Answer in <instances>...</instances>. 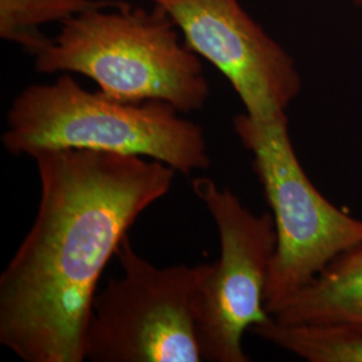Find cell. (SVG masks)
Here are the masks:
<instances>
[{
    "label": "cell",
    "instance_id": "7a4b0ae2",
    "mask_svg": "<svg viewBox=\"0 0 362 362\" xmlns=\"http://www.w3.org/2000/svg\"><path fill=\"white\" fill-rule=\"evenodd\" d=\"M181 37L161 7L122 1L69 19L34 65L43 74L90 78L115 100L163 101L189 113L204 107L211 90L199 55Z\"/></svg>",
    "mask_w": 362,
    "mask_h": 362
},
{
    "label": "cell",
    "instance_id": "52a82bcc",
    "mask_svg": "<svg viewBox=\"0 0 362 362\" xmlns=\"http://www.w3.org/2000/svg\"><path fill=\"white\" fill-rule=\"evenodd\" d=\"M179 28L185 45L230 81L255 121L286 115L300 90L293 58L238 0H151Z\"/></svg>",
    "mask_w": 362,
    "mask_h": 362
},
{
    "label": "cell",
    "instance_id": "5b68a950",
    "mask_svg": "<svg viewBox=\"0 0 362 362\" xmlns=\"http://www.w3.org/2000/svg\"><path fill=\"white\" fill-rule=\"evenodd\" d=\"M117 258L124 274L95 294L85 333V360L203 361L194 302L207 263L156 267L132 248L128 236Z\"/></svg>",
    "mask_w": 362,
    "mask_h": 362
},
{
    "label": "cell",
    "instance_id": "6da1fadb",
    "mask_svg": "<svg viewBox=\"0 0 362 362\" xmlns=\"http://www.w3.org/2000/svg\"><path fill=\"white\" fill-rule=\"evenodd\" d=\"M33 158L38 212L0 276V342L27 362L85 361L103 272L177 172L153 158L83 149Z\"/></svg>",
    "mask_w": 362,
    "mask_h": 362
},
{
    "label": "cell",
    "instance_id": "8992f818",
    "mask_svg": "<svg viewBox=\"0 0 362 362\" xmlns=\"http://www.w3.org/2000/svg\"><path fill=\"white\" fill-rule=\"evenodd\" d=\"M192 188L215 220L220 239L219 259L208 264L194 302L202 358L251 361L243 349L245 333L270 318L264 293L276 250L274 216L254 215L208 177H196Z\"/></svg>",
    "mask_w": 362,
    "mask_h": 362
},
{
    "label": "cell",
    "instance_id": "ba28073f",
    "mask_svg": "<svg viewBox=\"0 0 362 362\" xmlns=\"http://www.w3.org/2000/svg\"><path fill=\"white\" fill-rule=\"evenodd\" d=\"M270 315L282 324L344 325L362 333V245L333 259Z\"/></svg>",
    "mask_w": 362,
    "mask_h": 362
},
{
    "label": "cell",
    "instance_id": "8fae6325",
    "mask_svg": "<svg viewBox=\"0 0 362 362\" xmlns=\"http://www.w3.org/2000/svg\"><path fill=\"white\" fill-rule=\"evenodd\" d=\"M356 1H357V3H358V4L362 7V0H356Z\"/></svg>",
    "mask_w": 362,
    "mask_h": 362
},
{
    "label": "cell",
    "instance_id": "3957f363",
    "mask_svg": "<svg viewBox=\"0 0 362 362\" xmlns=\"http://www.w3.org/2000/svg\"><path fill=\"white\" fill-rule=\"evenodd\" d=\"M1 134L13 156L83 149L141 156L182 175L209 168L204 130L163 101L124 103L83 89L70 73L21 91Z\"/></svg>",
    "mask_w": 362,
    "mask_h": 362
},
{
    "label": "cell",
    "instance_id": "277c9868",
    "mask_svg": "<svg viewBox=\"0 0 362 362\" xmlns=\"http://www.w3.org/2000/svg\"><path fill=\"white\" fill-rule=\"evenodd\" d=\"M233 124L254 156L252 168L274 212L276 250L264 293L270 314L333 259L362 245V220L337 208L314 187L293 148L286 115L255 121L245 113Z\"/></svg>",
    "mask_w": 362,
    "mask_h": 362
},
{
    "label": "cell",
    "instance_id": "9c48e42d",
    "mask_svg": "<svg viewBox=\"0 0 362 362\" xmlns=\"http://www.w3.org/2000/svg\"><path fill=\"white\" fill-rule=\"evenodd\" d=\"M250 330L308 361L362 362V333L349 326L282 324L270 315Z\"/></svg>",
    "mask_w": 362,
    "mask_h": 362
},
{
    "label": "cell",
    "instance_id": "30bf717a",
    "mask_svg": "<svg viewBox=\"0 0 362 362\" xmlns=\"http://www.w3.org/2000/svg\"><path fill=\"white\" fill-rule=\"evenodd\" d=\"M121 0H0V37L37 55L49 42L42 28L64 25L81 13L112 7Z\"/></svg>",
    "mask_w": 362,
    "mask_h": 362
}]
</instances>
